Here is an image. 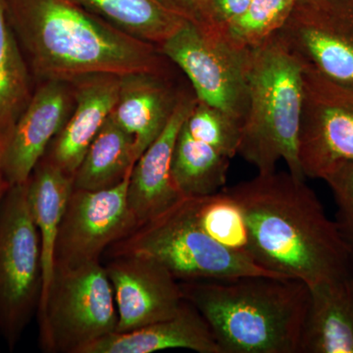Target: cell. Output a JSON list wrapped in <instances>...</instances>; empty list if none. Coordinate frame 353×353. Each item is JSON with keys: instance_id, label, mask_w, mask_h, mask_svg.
<instances>
[{"instance_id": "cell-6", "label": "cell", "mask_w": 353, "mask_h": 353, "mask_svg": "<svg viewBox=\"0 0 353 353\" xmlns=\"http://www.w3.org/2000/svg\"><path fill=\"white\" fill-rule=\"evenodd\" d=\"M37 315L44 352L82 353L116 332L117 308L105 266L97 261L74 268L55 267Z\"/></svg>"}, {"instance_id": "cell-12", "label": "cell", "mask_w": 353, "mask_h": 353, "mask_svg": "<svg viewBox=\"0 0 353 353\" xmlns=\"http://www.w3.org/2000/svg\"><path fill=\"white\" fill-rule=\"evenodd\" d=\"M104 266L117 308L116 332L168 319L185 303L180 282L157 260L139 255L117 256Z\"/></svg>"}, {"instance_id": "cell-27", "label": "cell", "mask_w": 353, "mask_h": 353, "mask_svg": "<svg viewBox=\"0 0 353 353\" xmlns=\"http://www.w3.org/2000/svg\"><path fill=\"white\" fill-rule=\"evenodd\" d=\"M333 192L336 229L353 253V161L336 165L323 178Z\"/></svg>"}, {"instance_id": "cell-20", "label": "cell", "mask_w": 353, "mask_h": 353, "mask_svg": "<svg viewBox=\"0 0 353 353\" xmlns=\"http://www.w3.org/2000/svg\"><path fill=\"white\" fill-rule=\"evenodd\" d=\"M136 162L134 138L110 114L77 169L74 189L101 190L115 187L126 178Z\"/></svg>"}, {"instance_id": "cell-28", "label": "cell", "mask_w": 353, "mask_h": 353, "mask_svg": "<svg viewBox=\"0 0 353 353\" xmlns=\"http://www.w3.org/2000/svg\"><path fill=\"white\" fill-rule=\"evenodd\" d=\"M252 0H212L199 28L210 36L220 37L248 10Z\"/></svg>"}, {"instance_id": "cell-9", "label": "cell", "mask_w": 353, "mask_h": 353, "mask_svg": "<svg viewBox=\"0 0 353 353\" xmlns=\"http://www.w3.org/2000/svg\"><path fill=\"white\" fill-rule=\"evenodd\" d=\"M299 160L304 176L324 178L336 165L353 161V83L303 67Z\"/></svg>"}, {"instance_id": "cell-4", "label": "cell", "mask_w": 353, "mask_h": 353, "mask_svg": "<svg viewBox=\"0 0 353 353\" xmlns=\"http://www.w3.org/2000/svg\"><path fill=\"white\" fill-rule=\"evenodd\" d=\"M303 70L276 34L248 52V109L238 154L259 173L276 171L284 160L290 174L305 179L297 150Z\"/></svg>"}, {"instance_id": "cell-32", "label": "cell", "mask_w": 353, "mask_h": 353, "mask_svg": "<svg viewBox=\"0 0 353 353\" xmlns=\"http://www.w3.org/2000/svg\"><path fill=\"white\" fill-rule=\"evenodd\" d=\"M0 336H1V334H0Z\"/></svg>"}, {"instance_id": "cell-7", "label": "cell", "mask_w": 353, "mask_h": 353, "mask_svg": "<svg viewBox=\"0 0 353 353\" xmlns=\"http://www.w3.org/2000/svg\"><path fill=\"white\" fill-rule=\"evenodd\" d=\"M27 182L12 185L0 205V334L11 350L38 313L43 290L41 239Z\"/></svg>"}, {"instance_id": "cell-11", "label": "cell", "mask_w": 353, "mask_h": 353, "mask_svg": "<svg viewBox=\"0 0 353 353\" xmlns=\"http://www.w3.org/2000/svg\"><path fill=\"white\" fill-rule=\"evenodd\" d=\"M276 36L303 67L353 83V0H297Z\"/></svg>"}, {"instance_id": "cell-3", "label": "cell", "mask_w": 353, "mask_h": 353, "mask_svg": "<svg viewBox=\"0 0 353 353\" xmlns=\"http://www.w3.org/2000/svg\"><path fill=\"white\" fill-rule=\"evenodd\" d=\"M222 353H299L310 290L294 279L245 276L180 282Z\"/></svg>"}, {"instance_id": "cell-13", "label": "cell", "mask_w": 353, "mask_h": 353, "mask_svg": "<svg viewBox=\"0 0 353 353\" xmlns=\"http://www.w3.org/2000/svg\"><path fill=\"white\" fill-rule=\"evenodd\" d=\"M75 106L71 83L43 81L14 125L0 169L11 185L29 180L34 167L68 121Z\"/></svg>"}, {"instance_id": "cell-30", "label": "cell", "mask_w": 353, "mask_h": 353, "mask_svg": "<svg viewBox=\"0 0 353 353\" xmlns=\"http://www.w3.org/2000/svg\"><path fill=\"white\" fill-rule=\"evenodd\" d=\"M11 187H12V185L7 181L3 173H2L1 169H0V205H1L4 197H6L7 192L10 190Z\"/></svg>"}, {"instance_id": "cell-8", "label": "cell", "mask_w": 353, "mask_h": 353, "mask_svg": "<svg viewBox=\"0 0 353 353\" xmlns=\"http://www.w3.org/2000/svg\"><path fill=\"white\" fill-rule=\"evenodd\" d=\"M157 48L187 75L199 101L243 125L248 109L250 50H236L188 21Z\"/></svg>"}, {"instance_id": "cell-5", "label": "cell", "mask_w": 353, "mask_h": 353, "mask_svg": "<svg viewBox=\"0 0 353 353\" xmlns=\"http://www.w3.org/2000/svg\"><path fill=\"white\" fill-rule=\"evenodd\" d=\"M117 256L150 257L163 265L179 282L231 280L245 276L279 277L250 257L213 240L197 224L190 197L137 228L105 252Z\"/></svg>"}, {"instance_id": "cell-29", "label": "cell", "mask_w": 353, "mask_h": 353, "mask_svg": "<svg viewBox=\"0 0 353 353\" xmlns=\"http://www.w3.org/2000/svg\"><path fill=\"white\" fill-rule=\"evenodd\" d=\"M183 19L201 27L212 0H159Z\"/></svg>"}, {"instance_id": "cell-17", "label": "cell", "mask_w": 353, "mask_h": 353, "mask_svg": "<svg viewBox=\"0 0 353 353\" xmlns=\"http://www.w3.org/2000/svg\"><path fill=\"white\" fill-rule=\"evenodd\" d=\"M174 348L222 353L208 322L185 299L178 313L168 319L129 332H114L82 353H152Z\"/></svg>"}, {"instance_id": "cell-19", "label": "cell", "mask_w": 353, "mask_h": 353, "mask_svg": "<svg viewBox=\"0 0 353 353\" xmlns=\"http://www.w3.org/2000/svg\"><path fill=\"white\" fill-rule=\"evenodd\" d=\"M27 183L30 209L41 239L43 259L41 301L52 280L58 231L73 190V178L43 157L34 167Z\"/></svg>"}, {"instance_id": "cell-26", "label": "cell", "mask_w": 353, "mask_h": 353, "mask_svg": "<svg viewBox=\"0 0 353 353\" xmlns=\"http://www.w3.org/2000/svg\"><path fill=\"white\" fill-rule=\"evenodd\" d=\"M185 127L194 139L210 145L220 154L230 159L238 154L241 124L224 111L196 99Z\"/></svg>"}, {"instance_id": "cell-22", "label": "cell", "mask_w": 353, "mask_h": 353, "mask_svg": "<svg viewBox=\"0 0 353 353\" xmlns=\"http://www.w3.org/2000/svg\"><path fill=\"white\" fill-rule=\"evenodd\" d=\"M230 160L194 139L183 123L172 158V180L183 197L215 194L226 185Z\"/></svg>"}, {"instance_id": "cell-31", "label": "cell", "mask_w": 353, "mask_h": 353, "mask_svg": "<svg viewBox=\"0 0 353 353\" xmlns=\"http://www.w3.org/2000/svg\"><path fill=\"white\" fill-rule=\"evenodd\" d=\"M4 146H6V141L0 137V162H1L2 155H3Z\"/></svg>"}, {"instance_id": "cell-15", "label": "cell", "mask_w": 353, "mask_h": 353, "mask_svg": "<svg viewBox=\"0 0 353 353\" xmlns=\"http://www.w3.org/2000/svg\"><path fill=\"white\" fill-rule=\"evenodd\" d=\"M121 76L92 74L71 82L75 106L43 157L74 178L88 148L112 113Z\"/></svg>"}, {"instance_id": "cell-18", "label": "cell", "mask_w": 353, "mask_h": 353, "mask_svg": "<svg viewBox=\"0 0 353 353\" xmlns=\"http://www.w3.org/2000/svg\"><path fill=\"white\" fill-rule=\"evenodd\" d=\"M299 353H353V275L309 288Z\"/></svg>"}, {"instance_id": "cell-16", "label": "cell", "mask_w": 353, "mask_h": 353, "mask_svg": "<svg viewBox=\"0 0 353 353\" xmlns=\"http://www.w3.org/2000/svg\"><path fill=\"white\" fill-rule=\"evenodd\" d=\"M183 92L171 82L169 74L121 76L111 116L134 138L137 160L163 132Z\"/></svg>"}, {"instance_id": "cell-10", "label": "cell", "mask_w": 353, "mask_h": 353, "mask_svg": "<svg viewBox=\"0 0 353 353\" xmlns=\"http://www.w3.org/2000/svg\"><path fill=\"white\" fill-rule=\"evenodd\" d=\"M132 171L109 189L73 188L58 231L54 268H74L101 261V255L113 243L139 227L128 203Z\"/></svg>"}, {"instance_id": "cell-2", "label": "cell", "mask_w": 353, "mask_h": 353, "mask_svg": "<svg viewBox=\"0 0 353 353\" xmlns=\"http://www.w3.org/2000/svg\"><path fill=\"white\" fill-rule=\"evenodd\" d=\"M32 76L71 83L92 74H169L157 46L129 36L73 0H4Z\"/></svg>"}, {"instance_id": "cell-21", "label": "cell", "mask_w": 353, "mask_h": 353, "mask_svg": "<svg viewBox=\"0 0 353 353\" xmlns=\"http://www.w3.org/2000/svg\"><path fill=\"white\" fill-rule=\"evenodd\" d=\"M129 36L161 46L187 22L159 0H73Z\"/></svg>"}, {"instance_id": "cell-25", "label": "cell", "mask_w": 353, "mask_h": 353, "mask_svg": "<svg viewBox=\"0 0 353 353\" xmlns=\"http://www.w3.org/2000/svg\"><path fill=\"white\" fill-rule=\"evenodd\" d=\"M296 1L252 0L248 10L216 38L222 39L236 50H252L278 34Z\"/></svg>"}, {"instance_id": "cell-14", "label": "cell", "mask_w": 353, "mask_h": 353, "mask_svg": "<svg viewBox=\"0 0 353 353\" xmlns=\"http://www.w3.org/2000/svg\"><path fill=\"white\" fill-rule=\"evenodd\" d=\"M196 99L194 92L183 90L163 132L134 165L128 203L139 226L161 215L183 199L172 180V158L179 132Z\"/></svg>"}, {"instance_id": "cell-1", "label": "cell", "mask_w": 353, "mask_h": 353, "mask_svg": "<svg viewBox=\"0 0 353 353\" xmlns=\"http://www.w3.org/2000/svg\"><path fill=\"white\" fill-rule=\"evenodd\" d=\"M224 189L243 209L248 257L261 268L309 288L352 275L353 253L305 179L274 171Z\"/></svg>"}, {"instance_id": "cell-24", "label": "cell", "mask_w": 353, "mask_h": 353, "mask_svg": "<svg viewBox=\"0 0 353 353\" xmlns=\"http://www.w3.org/2000/svg\"><path fill=\"white\" fill-rule=\"evenodd\" d=\"M190 199L197 224L210 238L232 252L248 256L245 214L238 201L224 188L215 194Z\"/></svg>"}, {"instance_id": "cell-23", "label": "cell", "mask_w": 353, "mask_h": 353, "mask_svg": "<svg viewBox=\"0 0 353 353\" xmlns=\"http://www.w3.org/2000/svg\"><path fill=\"white\" fill-rule=\"evenodd\" d=\"M32 77L0 0V137L4 141L31 101Z\"/></svg>"}]
</instances>
